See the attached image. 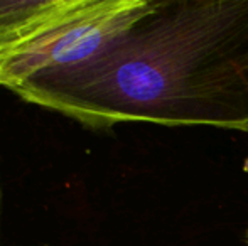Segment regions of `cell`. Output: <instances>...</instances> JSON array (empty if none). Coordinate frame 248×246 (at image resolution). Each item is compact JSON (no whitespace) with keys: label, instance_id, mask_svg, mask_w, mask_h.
I'll return each mask as SVG.
<instances>
[{"label":"cell","instance_id":"obj_1","mask_svg":"<svg viewBox=\"0 0 248 246\" xmlns=\"http://www.w3.org/2000/svg\"><path fill=\"white\" fill-rule=\"evenodd\" d=\"M12 93L90 130L248 131V0H152L147 15L92 61Z\"/></svg>","mask_w":248,"mask_h":246},{"label":"cell","instance_id":"obj_2","mask_svg":"<svg viewBox=\"0 0 248 246\" xmlns=\"http://www.w3.org/2000/svg\"><path fill=\"white\" fill-rule=\"evenodd\" d=\"M152 9L150 0H83L81 5L26 46L0 59V88L92 61Z\"/></svg>","mask_w":248,"mask_h":246},{"label":"cell","instance_id":"obj_3","mask_svg":"<svg viewBox=\"0 0 248 246\" xmlns=\"http://www.w3.org/2000/svg\"><path fill=\"white\" fill-rule=\"evenodd\" d=\"M83 0H0V59L75 12Z\"/></svg>","mask_w":248,"mask_h":246}]
</instances>
